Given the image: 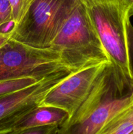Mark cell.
Segmentation results:
<instances>
[{
    "instance_id": "9c48e42d",
    "label": "cell",
    "mask_w": 133,
    "mask_h": 134,
    "mask_svg": "<svg viewBox=\"0 0 133 134\" xmlns=\"http://www.w3.org/2000/svg\"><path fill=\"white\" fill-rule=\"evenodd\" d=\"M40 81L41 80L34 77H25L0 81V96L26 88L28 86L35 85Z\"/></svg>"
},
{
    "instance_id": "2e32d148",
    "label": "cell",
    "mask_w": 133,
    "mask_h": 134,
    "mask_svg": "<svg viewBox=\"0 0 133 134\" xmlns=\"http://www.w3.org/2000/svg\"><path fill=\"white\" fill-rule=\"evenodd\" d=\"M131 86H132V96H131V99H132V104L133 105V79L131 81Z\"/></svg>"
},
{
    "instance_id": "ba28073f",
    "label": "cell",
    "mask_w": 133,
    "mask_h": 134,
    "mask_svg": "<svg viewBox=\"0 0 133 134\" xmlns=\"http://www.w3.org/2000/svg\"><path fill=\"white\" fill-rule=\"evenodd\" d=\"M133 131V105L113 118L99 134H129Z\"/></svg>"
},
{
    "instance_id": "8992f818",
    "label": "cell",
    "mask_w": 133,
    "mask_h": 134,
    "mask_svg": "<svg viewBox=\"0 0 133 134\" xmlns=\"http://www.w3.org/2000/svg\"><path fill=\"white\" fill-rule=\"evenodd\" d=\"M132 88L111 94L75 120L59 127L58 134H99L117 114L132 105Z\"/></svg>"
},
{
    "instance_id": "5b68a950",
    "label": "cell",
    "mask_w": 133,
    "mask_h": 134,
    "mask_svg": "<svg viewBox=\"0 0 133 134\" xmlns=\"http://www.w3.org/2000/svg\"><path fill=\"white\" fill-rule=\"evenodd\" d=\"M110 63H102L73 72L45 96L40 106L64 110L70 119L78 109Z\"/></svg>"
},
{
    "instance_id": "ac0fdd59",
    "label": "cell",
    "mask_w": 133,
    "mask_h": 134,
    "mask_svg": "<svg viewBox=\"0 0 133 134\" xmlns=\"http://www.w3.org/2000/svg\"><path fill=\"white\" fill-rule=\"evenodd\" d=\"M129 134H133V131H132V132H130V133H129Z\"/></svg>"
},
{
    "instance_id": "30bf717a",
    "label": "cell",
    "mask_w": 133,
    "mask_h": 134,
    "mask_svg": "<svg viewBox=\"0 0 133 134\" xmlns=\"http://www.w3.org/2000/svg\"><path fill=\"white\" fill-rule=\"evenodd\" d=\"M14 26L13 9L9 0H0V31L10 32Z\"/></svg>"
},
{
    "instance_id": "8fae6325",
    "label": "cell",
    "mask_w": 133,
    "mask_h": 134,
    "mask_svg": "<svg viewBox=\"0 0 133 134\" xmlns=\"http://www.w3.org/2000/svg\"><path fill=\"white\" fill-rule=\"evenodd\" d=\"M36 0H9L14 20V26L19 23Z\"/></svg>"
},
{
    "instance_id": "9a60e30c",
    "label": "cell",
    "mask_w": 133,
    "mask_h": 134,
    "mask_svg": "<svg viewBox=\"0 0 133 134\" xmlns=\"http://www.w3.org/2000/svg\"><path fill=\"white\" fill-rule=\"evenodd\" d=\"M127 8L130 18L133 16V0H120Z\"/></svg>"
},
{
    "instance_id": "5bb4252c",
    "label": "cell",
    "mask_w": 133,
    "mask_h": 134,
    "mask_svg": "<svg viewBox=\"0 0 133 134\" xmlns=\"http://www.w3.org/2000/svg\"><path fill=\"white\" fill-rule=\"evenodd\" d=\"M10 39V32L3 33L0 31V48L6 44Z\"/></svg>"
},
{
    "instance_id": "7a4b0ae2",
    "label": "cell",
    "mask_w": 133,
    "mask_h": 134,
    "mask_svg": "<svg viewBox=\"0 0 133 134\" xmlns=\"http://www.w3.org/2000/svg\"><path fill=\"white\" fill-rule=\"evenodd\" d=\"M50 48L57 51L64 64L76 71L110 62L81 0L53 41Z\"/></svg>"
},
{
    "instance_id": "52a82bcc",
    "label": "cell",
    "mask_w": 133,
    "mask_h": 134,
    "mask_svg": "<svg viewBox=\"0 0 133 134\" xmlns=\"http://www.w3.org/2000/svg\"><path fill=\"white\" fill-rule=\"evenodd\" d=\"M69 119L66 111L53 107L39 106L25 115L14 127L13 130H26L47 126L60 127Z\"/></svg>"
},
{
    "instance_id": "3957f363",
    "label": "cell",
    "mask_w": 133,
    "mask_h": 134,
    "mask_svg": "<svg viewBox=\"0 0 133 134\" xmlns=\"http://www.w3.org/2000/svg\"><path fill=\"white\" fill-rule=\"evenodd\" d=\"M80 0H36L10 31V39L38 48H50Z\"/></svg>"
},
{
    "instance_id": "4fadbf2b",
    "label": "cell",
    "mask_w": 133,
    "mask_h": 134,
    "mask_svg": "<svg viewBox=\"0 0 133 134\" xmlns=\"http://www.w3.org/2000/svg\"><path fill=\"white\" fill-rule=\"evenodd\" d=\"M126 31H127L128 45H129V58H130V68L133 75V26L130 23V21L128 22L126 25Z\"/></svg>"
},
{
    "instance_id": "6da1fadb",
    "label": "cell",
    "mask_w": 133,
    "mask_h": 134,
    "mask_svg": "<svg viewBox=\"0 0 133 134\" xmlns=\"http://www.w3.org/2000/svg\"><path fill=\"white\" fill-rule=\"evenodd\" d=\"M115 72L132 81L126 25L128 9L120 0H81Z\"/></svg>"
},
{
    "instance_id": "277c9868",
    "label": "cell",
    "mask_w": 133,
    "mask_h": 134,
    "mask_svg": "<svg viewBox=\"0 0 133 134\" xmlns=\"http://www.w3.org/2000/svg\"><path fill=\"white\" fill-rule=\"evenodd\" d=\"M73 72L60 71L32 86L0 96V134L13 131L25 115L40 106L46 96Z\"/></svg>"
},
{
    "instance_id": "e0dca14e",
    "label": "cell",
    "mask_w": 133,
    "mask_h": 134,
    "mask_svg": "<svg viewBox=\"0 0 133 134\" xmlns=\"http://www.w3.org/2000/svg\"><path fill=\"white\" fill-rule=\"evenodd\" d=\"M57 131H58V130H57ZM57 132H54V133H52V134H58V133H57Z\"/></svg>"
},
{
    "instance_id": "7c38bea8",
    "label": "cell",
    "mask_w": 133,
    "mask_h": 134,
    "mask_svg": "<svg viewBox=\"0 0 133 134\" xmlns=\"http://www.w3.org/2000/svg\"><path fill=\"white\" fill-rule=\"evenodd\" d=\"M59 126H47L30 129L13 130L4 134H52L57 132Z\"/></svg>"
}]
</instances>
